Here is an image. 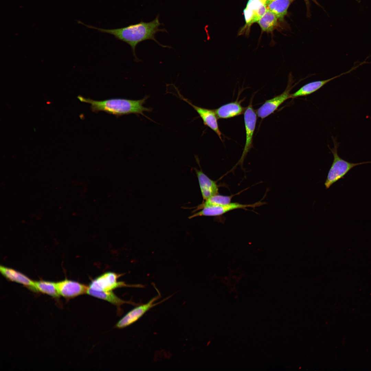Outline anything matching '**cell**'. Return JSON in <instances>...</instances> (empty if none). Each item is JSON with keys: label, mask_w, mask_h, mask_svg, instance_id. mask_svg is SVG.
I'll use <instances>...</instances> for the list:
<instances>
[{"label": "cell", "mask_w": 371, "mask_h": 371, "mask_svg": "<svg viewBox=\"0 0 371 371\" xmlns=\"http://www.w3.org/2000/svg\"><path fill=\"white\" fill-rule=\"evenodd\" d=\"M351 181L353 183V187L355 189L357 194L362 199H365L368 202L371 203V196L364 191L359 185V181L357 180L355 176H352L351 178Z\"/></svg>", "instance_id": "3"}, {"label": "cell", "mask_w": 371, "mask_h": 371, "mask_svg": "<svg viewBox=\"0 0 371 371\" xmlns=\"http://www.w3.org/2000/svg\"><path fill=\"white\" fill-rule=\"evenodd\" d=\"M154 195L161 203L179 207L182 221L189 225L206 223L234 234L261 227L282 229L302 240L287 227L288 223L301 224L304 221L303 216L286 212L297 195L296 191L276 200L229 196L196 201L161 190H157Z\"/></svg>", "instance_id": "2"}, {"label": "cell", "mask_w": 371, "mask_h": 371, "mask_svg": "<svg viewBox=\"0 0 371 371\" xmlns=\"http://www.w3.org/2000/svg\"><path fill=\"white\" fill-rule=\"evenodd\" d=\"M156 46L173 54L194 60L198 63L216 67L227 71L234 79L251 85L262 93L270 120H278L271 107L273 91L279 85L293 80H305L325 95H341L340 93L324 89L311 77L310 70L318 63L333 64L329 57H319L324 49L318 41L317 31H315L304 42L292 45L282 42L276 46L260 49L254 53L235 57L213 58L173 49L160 41Z\"/></svg>", "instance_id": "1"}]
</instances>
